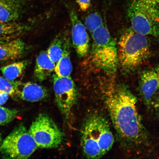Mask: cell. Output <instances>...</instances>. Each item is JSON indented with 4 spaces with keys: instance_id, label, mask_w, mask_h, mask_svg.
<instances>
[{
    "instance_id": "d6986e66",
    "label": "cell",
    "mask_w": 159,
    "mask_h": 159,
    "mask_svg": "<svg viewBox=\"0 0 159 159\" xmlns=\"http://www.w3.org/2000/svg\"><path fill=\"white\" fill-rule=\"evenodd\" d=\"M103 25L104 23L102 17L97 13L90 14L85 20V27L91 34Z\"/></svg>"
},
{
    "instance_id": "2e32d148",
    "label": "cell",
    "mask_w": 159,
    "mask_h": 159,
    "mask_svg": "<svg viewBox=\"0 0 159 159\" xmlns=\"http://www.w3.org/2000/svg\"><path fill=\"white\" fill-rule=\"evenodd\" d=\"M70 43L69 38L65 37L64 48L62 57L55 67L56 75L59 77L70 76L73 67L70 57Z\"/></svg>"
},
{
    "instance_id": "7a4b0ae2",
    "label": "cell",
    "mask_w": 159,
    "mask_h": 159,
    "mask_svg": "<svg viewBox=\"0 0 159 159\" xmlns=\"http://www.w3.org/2000/svg\"><path fill=\"white\" fill-rule=\"evenodd\" d=\"M114 138L106 119L94 115L87 119L81 132L83 154L88 158L98 159L112 148Z\"/></svg>"
},
{
    "instance_id": "cb8c5ba5",
    "label": "cell",
    "mask_w": 159,
    "mask_h": 159,
    "mask_svg": "<svg viewBox=\"0 0 159 159\" xmlns=\"http://www.w3.org/2000/svg\"><path fill=\"white\" fill-rule=\"evenodd\" d=\"M142 1L155 7L159 5V0H142Z\"/></svg>"
},
{
    "instance_id": "603a6c76",
    "label": "cell",
    "mask_w": 159,
    "mask_h": 159,
    "mask_svg": "<svg viewBox=\"0 0 159 159\" xmlns=\"http://www.w3.org/2000/svg\"><path fill=\"white\" fill-rule=\"evenodd\" d=\"M9 95L7 93L5 92L0 93V106L5 104L8 98Z\"/></svg>"
},
{
    "instance_id": "52a82bcc",
    "label": "cell",
    "mask_w": 159,
    "mask_h": 159,
    "mask_svg": "<svg viewBox=\"0 0 159 159\" xmlns=\"http://www.w3.org/2000/svg\"><path fill=\"white\" fill-rule=\"evenodd\" d=\"M29 132L38 148H56L63 140L62 132L52 119L45 114H40L35 119Z\"/></svg>"
},
{
    "instance_id": "4fadbf2b",
    "label": "cell",
    "mask_w": 159,
    "mask_h": 159,
    "mask_svg": "<svg viewBox=\"0 0 159 159\" xmlns=\"http://www.w3.org/2000/svg\"><path fill=\"white\" fill-rule=\"evenodd\" d=\"M20 0H0V22L15 21L22 11Z\"/></svg>"
},
{
    "instance_id": "277c9868",
    "label": "cell",
    "mask_w": 159,
    "mask_h": 159,
    "mask_svg": "<svg viewBox=\"0 0 159 159\" xmlns=\"http://www.w3.org/2000/svg\"><path fill=\"white\" fill-rule=\"evenodd\" d=\"M92 60L94 65L108 74H114L118 63L116 41L106 25H103L91 34Z\"/></svg>"
},
{
    "instance_id": "5b68a950",
    "label": "cell",
    "mask_w": 159,
    "mask_h": 159,
    "mask_svg": "<svg viewBox=\"0 0 159 159\" xmlns=\"http://www.w3.org/2000/svg\"><path fill=\"white\" fill-rule=\"evenodd\" d=\"M131 28L144 35L159 39V11L142 0H134L128 10Z\"/></svg>"
},
{
    "instance_id": "ac0fdd59",
    "label": "cell",
    "mask_w": 159,
    "mask_h": 159,
    "mask_svg": "<svg viewBox=\"0 0 159 159\" xmlns=\"http://www.w3.org/2000/svg\"><path fill=\"white\" fill-rule=\"evenodd\" d=\"M65 36L61 34L57 36L48 49L47 52L50 59L56 64L62 57Z\"/></svg>"
},
{
    "instance_id": "ffe728a7",
    "label": "cell",
    "mask_w": 159,
    "mask_h": 159,
    "mask_svg": "<svg viewBox=\"0 0 159 159\" xmlns=\"http://www.w3.org/2000/svg\"><path fill=\"white\" fill-rule=\"evenodd\" d=\"M18 114L17 110L0 106V126L7 124L13 120Z\"/></svg>"
},
{
    "instance_id": "4316f807",
    "label": "cell",
    "mask_w": 159,
    "mask_h": 159,
    "mask_svg": "<svg viewBox=\"0 0 159 159\" xmlns=\"http://www.w3.org/2000/svg\"><path fill=\"white\" fill-rule=\"evenodd\" d=\"M1 142H2L1 135V134H0V144H1Z\"/></svg>"
},
{
    "instance_id": "484cf974",
    "label": "cell",
    "mask_w": 159,
    "mask_h": 159,
    "mask_svg": "<svg viewBox=\"0 0 159 159\" xmlns=\"http://www.w3.org/2000/svg\"><path fill=\"white\" fill-rule=\"evenodd\" d=\"M156 71L157 73V75H158V77L159 81V65L157 67Z\"/></svg>"
},
{
    "instance_id": "44dd1931",
    "label": "cell",
    "mask_w": 159,
    "mask_h": 159,
    "mask_svg": "<svg viewBox=\"0 0 159 159\" xmlns=\"http://www.w3.org/2000/svg\"><path fill=\"white\" fill-rule=\"evenodd\" d=\"M15 82L0 77V91L7 93L11 96L16 94Z\"/></svg>"
},
{
    "instance_id": "8992f818",
    "label": "cell",
    "mask_w": 159,
    "mask_h": 159,
    "mask_svg": "<svg viewBox=\"0 0 159 159\" xmlns=\"http://www.w3.org/2000/svg\"><path fill=\"white\" fill-rule=\"evenodd\" d=\"M38 148L29 130L23 126L14 130L5 138L0 151L3 157L11 159H27Z\"/></svg>"
},
{
    "instance_id": "8fae6325",
    "label": "cell",
    "mask_w": 159,
    "mask_h": 159,
    "mask_svg": "<svg viewBox=\"0 0 159 159\" xmlns=\"http://www.w3.org/2000/svg\"><path fill=\"white\" fill-rule=\"evenodd\" d=\"M16 94L24 100L35 102L47 97V92L44 87L36 83L15 82Z\"/></svg>"
},
{
    "instance_id": "9a60e30c",
    "label": "cell",
    "mask_w": 159,
    "mask_h": 159,
    "mask_svg": "<svg viewBox=\"0 0 159 159\" xmlns=\"http://www.w3.org/2000/svg\"><path fill=\"white\" fill-rule=\"evenodd\" d=\"M56 63L50 59L47 51L40 53L36 61L34 75L40 81L45 80L54 71Z\"/></svg>"
},
{
    "instance_id": "83f0119b",
    "label": "cell",
    "mask_w": 159,
    "mask_h": 159,
    "mask_svg": "<svg viewBox=\"0 0 159 159\" xmlns=\"http://www.w3.org/2000/svg\"><path fill=\"white\" fill-rule=\"evenodd\" d=\"M1 91H0V93H1Z\"/></svg>"
},
{
    "instance_id": "e0dca14e",
    "label": "cell",
    "mask_w": 159,
    "mask_h": 159,
    "mask_svg": "<svg viewBox=\"0 0 159 159\" xmlns=\"http://www.w3.org/2000/svg\"><path fill=\"white\" fill-rule=\"evenodd\" d=\"M27 65L26 61H19L2 67L1 70L4 78L14 81L22 74Z\"/></svg>"
},
{
    "instance_id": "3957f363",
    "label": "cell",
    "mask_w": 159,
    "mask_h": 159,
    "mask_svg": "<svg viewBox=\"0 0 159 159\" xmlns=\"http://www.w3.org/2000/svg\"><path fill=\"white\" fill-rule=\"evenodd\" d=\"M118 63L125 73L134 72L150 56V44L146 35L127 29L118 43Z\"/></svg>"
},
{
    "instance_id": "5bb4252c",
    "label": "cell",
    "mask_w": 159,
    "mask_h": 159,
    "mask_svg": "<svg viewBox=\"0 0 159 159\" xmlns=\"http://www.w3.org/2000/svg\"><path fill=\"white\" fill-rule=\"evenodd\" d=\"M28 25L16 22H0V43L18 39L30 30Z\"/></svg>"
},
{
    "instance_id": "7c38bea8",
    "label": "cell",
    "mask_w": 159,
    "mask_h": 159,
    "mask_svg": "<svg viewBox=\"0 0 159 159\" xmlns=\"http://www.w3.org/2000/svg\"><path fill=\"white\" fill-rule=\"evenodd\" d=\"M25 43L19 38L0 43V62L20 58L25 52Z\"/></svg>"
},
{
    "instance_id": "6da1fadb",
    "label": "cell",
    "mask_w": 159,
    "mask_h": 159,
    "mask_svg": "<svg viewBox=\"0 0 159 159\" xmlns=\"http://www.w3.org/2000/svg\"><path fill=\"white\" fill-rule=\"evenodd\" d=\"M105 102L121 145L127 152H141L149 146L150 138L137 108L136 97L127 85H109Z\"/></svg>"
},
{
    "instance_id": "9c48e42d",
    "label": "cell",
    "mask_w": 159,
    "mask_h": 159,
    "mask_svg": "<svg viewBox=\"0 0 159 159\" xmlns=\"http://www.w3.org/2000/svg\"><path fill=\"white\" fill-rule=\"evenodd\" d=\"M71 38L73 46L80 57L85 56L88 52L89 39L87 29L79 18L74 9L70 12Z\"/></svg>"
},
{
    "instance_id": "d4e9b609",
    "label": "cell",
    "mask_w": 159,
    "mask_h": 159,
    "mask_svg": "<svg viewBox=\"0 0 159 159\" xmlns=\"http://www.w3.org/2000/svg\"><path fill=\"white\" fill-rule=\"evenodd\" d=\"M153 105L154 108L156 109L157 112L159 114V95L157 97Z\"/></svg>"
},
{
    "instance_id": "7402d4cb",
    "label": "cell",
    "mask_w": 159,
    "mask_h": 159,
    "mask_svg": "<svg viewBox=\"0 0 159 159\" xmlns=\"http://www.w3.org/2000/svg\"><path fill=\"white\" fill-rule=\"evenodd\" d=\"M80 8L83 11H86L91 6V0H76Z\"/></svg>"
},
{
    "instance_id": "ba28073f",
    "label": "cell",
    "mask_w": 159,
    "mask_h": 159,
    "mask_svg": "<svg viewBox=\"0 0 159 159\" xmlns=\"http://www.w3.org/2000/svg\"><path fill=\"white\" fill-rule=\"evenodd\" d=\"M53 88L56 101L60 111L65 118H68L77 98L74 81L70 76H53Z\"/></svg>"
},
{
    "instance_id": "30bf717a",
    "label": "cell",
    "mask_w": 159,
    "mask_h": 159,
    "mask_svg": "<svg viewBox=\"0 0 159 159\" xmlns=\"http://www.w3.org/2000/svg\"><path fill=\"white\" fill-rule=\"evenodd\" d=\"M139 91L141 98L147 107L153 105L159 93V81L156 70H145L142 73Z\"/></svg>"
}]
</instances>
